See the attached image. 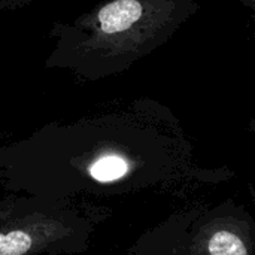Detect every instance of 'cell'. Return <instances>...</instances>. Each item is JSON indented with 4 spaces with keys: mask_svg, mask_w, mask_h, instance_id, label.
Returning a JSON list of instances; mask_svg holds the SVG:
<instances>
[{
    "mask_svg": "<svg viewBox=\"0 0 255 255\" xmlns=\"http://www.w3.org/2000/svg\"><path fill=\"white\" fill-rule=\"evenodd\" d=\"M139 175L127 131L112 115L49 121L0 146V188L55 200L111 197Z\"/></svg>",
    "mask_w": 255,
    "mask_h": 255,
    "instance_id": "1",
    "label": "cell"
},
{
    "mask_svg": "<svg viewBox=\"0 0 255 255\" xmlns=\"http://www.w3.org/2000/svg\"><path fill=\"white\" fill-rule=\"evenodd\" d=\"M105 217L90 200L9 193L0 200V255L84 254Z\"/></svg>",
    "mask_w": 255,
    "mask_h": 255,
    "instance_id": "2",
    "label": "cell"
},
{
    "mask_svg": "<svg viewBox=\"0 0 255 255\" xmlns=\"http://www.w3.org/2000/svg\"><path fill=\"white\" fill-rule=\"evenodd\" d=\"M211 255H250L244 241L233 232L220 230L212 235L208 245Z\"/></svg>",
    "mask_w": 255,
    "mask_h": 255,
    "instance_id": "3",
    "label": "cell"
},
{
    "mask_svg": "<svg viewBox=\"0 0 255 255\" xmlns=\"http://www.w3.org/2000/svg\"><path fill=\"white\" fill-rule=\"evenodd\" d=\"M37 0H0V10H16Z\"/></svg>",
    "mask_w": 255,
    "mask_h": 255,
    "instance_id": "4",
    "label": "cell"
}]
</instances>
